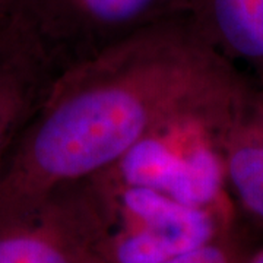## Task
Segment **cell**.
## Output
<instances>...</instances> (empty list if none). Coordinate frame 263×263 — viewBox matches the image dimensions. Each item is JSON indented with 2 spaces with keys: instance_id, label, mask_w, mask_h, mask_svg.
<instances>
[{
  "instance_id": "6da1fadb",
  "label": "cell",
  "mask_w": 263,
  "mask_h": 263,
  "mask_svg": "<svg viewBox=\"0 0 263 263\" xmlns=\"http://www.w3.org/2000/svg\"><path fill=\"white\" fill-rule=\"evenodd\" d=\"M249 82L199 37L189 15L66 69L0 170V214L101 174L161 122L230 103Z\"/></svg>"
},
{
  "instance_id": "7a4b0ae2",
  "label": "cell",
  "mask_w": 263,
  "mask_h": 263,
  "mask_svg": "<svg viewBox=\"0 0 263 263\" xmlns=\"http://www.w3.org/2000/svg\"><path fill=\"white\" fill-rule=\"evenodd\" d=\"M245 91L230 103L171 116L98 176L114 184L149 189L190 206H231L222 130Z\"/></svg>"
},
{
  "instance_id": "3957f363",
  "label": "cell",
  "mask_w": 263,
  "mask_h": 263,
  "mask_svg": "<svg viewBox=\"0 0 263 263\" xmlns=\"http://www.w3.org/2000/svg\"><path fill=\"white\" fill-rule=\"evenodd\" d=\"M5 21L63 70L143 29L187 16L192 0H2Z\"/></svg>"
},
{
  "instance_id": "277c9868",
  "label": "cell",
  "mask_w": 263,
  "mask_h": 263,
  "mask_svg": "<svg viewBox=\"0 0 263 263\" xmlns=\"http://www.w3.org/2000/svg\"><path fill=\"white\" fill-rule=\"evenodd\" d=\"M91 181L105 224V263H160L228 233L231 206H190L100 176Z\"/></svg>"
},
{
  "instance_id": "5b68a950",
  "label": "cell",
  "mask_w": 263,
  "mask_h": 263,
  "mask_svg": "<svg viewBox=\"0 0 263 263\" xmlns=\"http://www.w3.org/2000/svg\"><path fill=\"white\" fill-rule=\"evenodd\" d=\"M104 238L86 180L0 214V263H105Z\"/></svg>"
},
{
  "instance_id": "8992f818",
  "label": "cell",
  "mask_w": 263,
  "mask_h": 263,
  "mask_svg": "<svg viewBox=\"0 0 263 263\" xmlns=\"http://www.w3.org/2000/svg\"><path fill=\"white\" fill-rule=\"evenodd\" d=\"M57 75L24 35L0 28V170Z\"/></svg>"
},
{
  "instance_id": "52a82bcc",
  "label": "cell",
  "mask_w": 263,
  "mask_h": 263,
  "mask_svg": "<svg viewBox=\"0 0 263 263\" xmlns=\"http://www.w3.org/2000/svg\"><path fill=\"white\" fill-rule=\"evenodd\" d=\"M230 199L263 227V88L252 81L222 130Z\"/></svg>"
},
{
  "instance_id": "ba28073f",
  "label": "cell",
  "mask_w": 263,
  "mask_h": 263,
  "mask_svg": "<svg viewBox=\"0 0 263 263\" xmlns=\"http://www.w3.org/2000/svg\"><path fill=\"white\" fill-rule=\"evenodd\" d=\"M189 16L209 47L263 88V0H192Z\"/></svg>"
},
{
  "instance_id": "9c48e42d",
  "label": "cell",
  "mask_w": 263,
  "mask_h": 263,
  "mask_svg": "<svg viewBox=\"0 0 263 263\" xmlns=\"http://www.w3.org/2000/svg\"><path fill=\"white\" fill-rule=\"evenodd\" d=\"M160 263H238V260L234 243L226 233L208 245L173 256Z\"/></svg>"
},
{
  "instance_id": "30bf717a",
  "label": "cell",
  "mask_w": 263,
  "mask_h": 263,
  "mask_svg": "<svg viewBox=\"0 0 263 263\" xmlns=\"http://www.w3.org/2000/svg\"><path fill=\"white\" fill-rule=\"evenodd\" d=\"M247 263H263V250L253 254V256L247 260Z\"/></svg>"
},
{
  "instance_id": "8fae6325",
  "label": "cell",
  "mask_w": 263,
  "mask_h": 263,
  "mask_svg": "<svg viewBox=\"0 0 263 263\" xmlns=\"http://www.w3.org/2000/svg\"><path fill=\"white\" fill-rule=\"evenodd\" d=\"M5 25V10H3V2L0 0V28Z\"/></svg>"
}]
</instances>
